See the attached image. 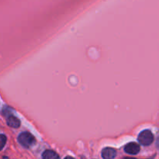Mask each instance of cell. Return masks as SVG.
<instances>
[{
	"instance_id": "obj_1",
	"label": "cell",
	"mask_w": 159,
	"mask_h": 159,
	"mask_svg": "<svg viewBox=\"0 0 159 159\" xmlns=\"http://www.w3.org/2000/svg\"><path fill=\"white\" fill-rule=\"evenodd\" d=\"M18 141L23 147L28 148L35 144L36 140L31 134L28 133V132H23L19 135Z\"/></svg>"
},
{
	"instance_id": "obj_2",
	"label": "cell",
	"mask_w": 159,
	"mask_h": 159,
	"mask_svg": "<svg viewBox=\"0 0 159 159\" xmlns=\"http://www.w3.org/2000/svg\"><path fill=\"white\" fill-rule=\"evenodd\" d=\"M138 141L144 146H148L154 141V135L150 130H145L141 132L138 136Z\"/></svg>"
},
{
	"instance_id": "obj_3",
	"label": "cell",
	"mask_w": 159,
	"mask_h": 159,
	"mask_svg": "<svg viewBox=\"0 0 159 159\" xmlns=\"http://www.w3.org/2000/svg\"><path fill=\"white\" fill-rule=\"evenodd\" d=\"M124 151L126 153L129 154V155H137L140 152V146L139 144L135 142L129 143L124 147Z\"/></svg>"
},
{
	"instance_id": "obj_4",
	"label": "cell",
	"mask_w": 159,
	"mask_h": 159,
	"mask_svg": "<svg viewBox=\"0 0 159 159\" xmlns=\"http://www.w3.org/2000/svg\"><path fill=\"white\" fill-rule=\"evenodd\" d=\"M116 156V151L112 148H105L102 151V157L103 159H113Z\"/></svg>"
},
{
	"instance_id": "obj_5",
	"label": "cell",
	"mask_w": 159,
	"mask_h": 159,
	"mask_svg": "<svg viewBox=\"0 0 159 159\" xmlns=\"http://www.w3.org/2000/svg\"><path fill=\"white\" fill-rule=\"evenodd\" d=\"M7 124L12 128H18L20 126V121L14 116H9L7 119Z\"/></svg>"
},
{
	"instance_id": "obj_6",
	"label": "cell",
	"mask_w": 159,
	"mask_h": 159,
	"mask_svg": "<svg viewBox=\"0 0 159 159\" xmlns=\"http://www.w3.org/2000/svg\"><path fill=\"white\" fill-rule=\"evenodd\" d=\"M43 159H60L59 155L52 150H46L42 155Z\"/></svg>"
},
{
	"instance_id": "obj_7",
	"label": "cell",
	"mask_w": 159,
	"mask_h": 159,
	"mask_svg": "<svg viewBox=\"0 0 159 159\" xmlns=\"http://www.w3.org/2000/svg\"><path fill=\"white\" fill-rule=\"evenodd\" d=\"M6 141H7V138H6V135L0 134V151L2 150L3 148L5 147L6 144Z\"/></svg>"
},
{
	"instance_id": "obj_8",
	"label": "cell",
	"mask_w": 159,
	"mask_h": 159,
	"mask_svg": "<svg viewBox=\"0 0 159 159\" xmlns=\"http://www.w3.org/2000/svg\"><path fill=\"white\" fill-rule=\"evenodd\" d=\"M64 159H75V158H72V157H70V156H68V157H66V158H65Z\"/></svg>"
},
{
	"instance_id": "obj_9",
	"label": "cell",
	"mask_w": 159,
	"mask_h": 159,
	"mask_svg": "<svg viewBox=\"0 0 159 159\" xmlns=\"http://www.w3.org/2000/svg\"><path fill=\"white\" fill-rule=\"evenodd\" d=\"M2 159H9V158H8V157H6V156H4V157H3V158H2Z\"/></svg>"
},
{
	"instance_id": "obj_10",
	"label": "cell",
	"mask_w": 159,
	"mask_h": 159,
	"mask_svg": "<svg viewBox=\"0 0 159 159\" xmlns=\"http://www.w3.org/2000/svg\"><path fill=\"white\" fill-rule=\"evenodd\" d=\"M157 146L159 148V139L158 140V142H157Z\"/></svg>"
}]
</instances>
